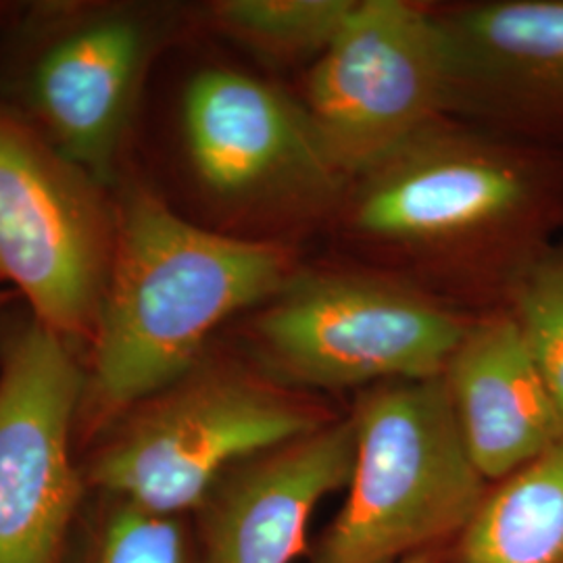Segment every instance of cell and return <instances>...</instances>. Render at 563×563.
<instances>
[{
    "mask_svg": "<svg viewBox=\"0 0 563 563\" xmlns=\"http://www.w3.org/2000/svg\"><path fill=\"white\" fill-rule=\"evenodd\" d=\"M292 274L280 244L207 230L146 184L121 181L80 422L107 428L176 383L222 323L265 305Z\"/></svg>",
    "mask_w": 563,
    "mask_h": 563,
    "instance_id": "obj_1",
    "label": "cell"
},
{
    "mask_svg": "<svg viewBox=\"0 0 563 563\" xmlns=\"http://www.w3.org/2000/svg\"><path fill=\"white\" fill-rule=\"evenodd\" d=\"M351 181L357 236L416 257L472 255L501 302L563 228V153L444 121Z\"/></svg>",
    "mask_w": 563,
    "mask_h": 563,
    "instance_id": "obj_2",
    "label": "cell"
},
{
    "mask_svg": "<svg viewBox=\"0 0 563 563\" xmlns=\"http://www.w3.org/2000/svg\"><path fill=\"white\" fill-rule=\"evenodd\" d=\"M328 420L313 402L232 360L202 357L111 423L86 483L111 501L178 518L223 476Z\"/></svg>",
    "mask_w": 563,
    "mask_h": 563,
    "instance_id": "obj_3",
    "label": "cell"
},
{
    "mask_svg": "<svg viewBox=\"0 0 563 563\" xmlns=\"http://www.w3.org/2000/svg\"><path fill=\"white\" fill-rule=\"evenodd\" d=\"M353 422L351 493L311 563H401L467 528L486 481L441 376L378 384Z\"/></svg>",
    "mask_w": 563,
    "mask_h": 563,
    "instance_id": "obj_4",
    "label": "cell"
},
{
    "mask_svg": "<svg viewBox=\"0 0 563 563\" xmlns=\"http://www.w3.org/2000/svg\"><path fill=\"white\" fill-rule=\"evenodd\" d=\"M467 320L418 288L360 272H295L251 322L282 380L313 388L443 376Z\"/></svg>",
    "mask_w": 563,
    "mask_h": 563,
    "instance_id": "obj_5",
    "label": "cell"
},
{
    "mask_svg": "<svg viewBox=\"0 0 563 563\" xmlns=\"http://www.w3.org/2000/svg\"><path fill=\"white\" fill-rule=\"evenodd\" d=\"M115 244V195L0 102V282L34 320L90 342Z\"/></svg>",
    "mask_w": 563,
    "mask_h": 563,
    "instance_id": "obj_6",
    "label": "cell"
},
{
    "mask_svg": "<svg viewBox=\"0 0 563 563\" xmlns=\"http://www.w3.org/2000/svg\"><path fill=\"white\" fill-rule=\"evenodd\" d=\"M302 107L330 162L355 180L455 107L443 21L402 0H357L311 65Z\"/></svg>",
    "mask_w": 563,
    "mask_h": 563,
    "instance_id": "obj_7",
    "label": "cell"
},
{
    "mask_svg": "<svg viewBox=\"0 0 563 563\" xmlns=\"http://www.w3.org/2000/svg\"><path fill=\"white\" fill-rule=\"evenodd\" d=\"M180 130L205 195L232 211L320 209L349 184L302 102L239 69L207 67L188 80Z\"/></svg>",
    "mask_w": 563,
    "mask_h": 563,
    "instance_id": "obj_8",
    "label": "cell"
},
{
    "mask_svg": "<svg viewBox=\"0 0 563 563\" xmlns=\"http://www.w3.org/2000/svg\"><path fill=\"white\" fill-rule=\"evenodd\" d=\"M86 372L71 342L32 320L0 372V563H59L84 493L71 455Z\"/></svg>",
    "mask_w": 563,
    "mask_h": 563,
    "instance_id": "obj_9",
    "label": "cell"
},
{
    "mask_svg": "<svg viewBox=\"0 0 563 563\" xmlns=\"http://www.w3.org/2000/svg\"><path fill=\"white\" fill-rule=\"evenodd\" d=\"M153 48L141 13L102 9L59 25L30 65L25 118L107 188L118 181Z\"/></svg>",
    "mask_w": 563,
    "mask_h": 563,
    "instance_id": "obj_10",
    "label": "cell"
},
{
    "mask_svg": "<svg viewBox=\"0 0 563 563\" xmlns=\"http://www.w3.org/2000/svg\"><path fill=\"white\" fill-rule=\"evenodd\" d=\"M455 107L563 153V0H499L444 15Z\"/></svg>",
    "mask_w": 563,
    "mask_h": 563,
    "instance_id": "obj_11",
    "label": "cell"
},
{
    "mask_svg": "<svg viewBox=\"0 0 563 563\" xmlns=\"http://www.w3.org/2000/svg\"><path fill=\"white\" fill-rule=\"evenodd\" d=\"M355 422H328L232 467L202 507V563H292L309 518L351 483Z\"/></svg>",
    "mask_w": 563,
    "mask_h": 563,
    "instance_id": "obj_12",
    "label": "cell"
},
{
    "mask_svg": "<svg viewBox=\"0 0 563 563\" xmlns=\"http://www.w3.org/2000/svg\"><path fill=\"white\" fill-rule=\"evenodd\" d=\"M441 378L484 481H504L563 437L562 413L505 305L467 323Z\"/></svg>",
    "mask_w": 563,
    "mask_h": 563,
    "instance_id": "obj_13",
    "label": "cell"
},
{
    "mask_svg": "<svg viewBox=\"0 0 563 563\" xmlns=\"http://www.w3.org/2000/svg\"><path fill=\"white\" fill-rule=\"evenodd\" d=\"M460 544V563H563V437L486 493Z\"/></svg>",
    "mask_w": 563,
    "mask_h": 563,
    "instance_id": "obj_14",
    "label": "cell"
},
{
    "mask_svg": "<svg viewBox=\"0 0 563 563\" xmlns=\"http://www.w3.org/2000/svg\"><path fill=\"white\" fill-rule=\"evenodd\" d=\"M357 0H220L211 25L251 53L276 63L311 65L336 41Z\"/></svg>",
    "mask_w": 563,
    "mask_h": 563,
    "instance_id": "obj_15",
    "label": "cell"
},
{
    "mask_svg": "<svg viewBox=\"0 0 563 563\" xmlns=\"http://www.w3.org/2000/svg\"><path fill=\"white\" fill-rule=\"evenodd\" d=\"M504 305L563 418V241L523 269Z\"/></svg>",
    "mask_w": 563,
    "mask_h": 563,
    "instance_id": "obj_16",
    "label": "cell"
},
{
    "mask_svg": "<svg viewBox=\"0 0 563 563\" xmlns=\"http://www.w3.org/2000/svg\"><path fill=\"white\" fill-rule=\"evenodd\" d=\"M88 563H188L180 520L111 501Z\"/></svg>",
    "mask_w": 563,
    "mask_h": 563,
    "instance_id": "obj_17",
    "label": "cell"
},
{
    "mask_svg": "<svg viewBox=\"0 0 563 563\" xmlns=\"http://www.w3.org/2000/svg\"><path fill=\"white\" fill-rule=\"evenodd\" d=\"M401 563H432V558H430V553H418V555H411V558H407L405 562Z\"/></svg>",
    "mask_w": 563,
    "mask_h": 563,
    "instance_id": "obj_18",
    "label": "cell"
},
{
    "mask_svg": "<svg viewBox=\"0 0 563 563\" xmlns=\"http://www.w3.org/2000/svg\"><path fill=\"white\" fill-rule=\"evenodd\" d=\"M0 301H2V297H0Z\"/></svg>",
    "mask_w": 563,
    "mask_h": 563,
    "instance_id": "obj_19",
    "label": "cell"
}]
</instances>
